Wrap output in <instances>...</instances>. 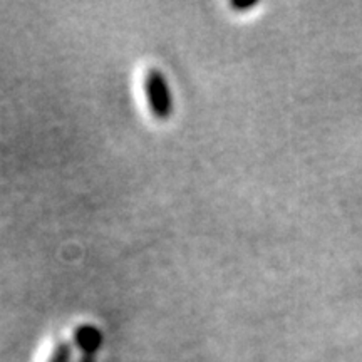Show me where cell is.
Masks as SVG:
<instances>
[{
    "instance_id": "1",
    "label": "cell",
    "mask_w": 362,
    "mask_h": 362,
    "mask_svg": "<svg viewBox=\"0 0 362 362\" xmlns=\"http://www.w3.org/2000/svg\"><path fill=\"white\" fill-rule=\"evenodd\" d=\"M144 93L151 115L156 119L165 121L173 115V96L166 81V76L158 69H149L144 78Z\"/></svg>"
},
{
    "instance_id": "2",
    "label": "cell",
    "mask_w": 362,
    "mask_h": 362,
    "mask_svg": "<svg viewBox=\"0 0 362 362\" xmlns=\"http://www.w3.org/2000/svg\"><path fill=\"white\" fill-rule=\"evenodd\" d=\"M76 344L83 349L86 354L93 356V352L98 349L101 344V332L98 329L90 327V325H84L76 330Z\"/></svg>"
},
{
    "instance_id": "3",
    "label": "cell",
    "mask_w": 362,
    "mask_h": 362,
    "mask_svg": "<svg viewBox=\"0 0 362 362\" xmlns=\"http://www.w3.org/2000/svg\"><path fill=\"white\" fill-rule=\"evenodd\" d=\"M72 359V347L67 342H59L54 347L52 356L49 362H71Z\"/></svg>"
},
{
    "instance_id": "4",
    "label": "cell",
    "mask_w": 362,
    "mask_h": 362,
    "mask_svg": "<svg viewBox=\"0 0 362 362\" xmlns=\"http://www.w3.org/2000/svg\"><path fill=\"white\" fill-rule=\"evenodd\" d=\"M257 0H250V2H242V0H233L230 6H232V8H235V11H248V8H253L257 6Z\"/></svg>"
},
{
    "instance_id": "5",
    "label": "cell",
    "mask_w": 362,
    "mask_h": 362,
    "mask_svg": "<svg viewBox=\"0 0 362 362\" xmlns=\"http://www.w3.org/2000/svg\"><path fill=\"white\" fill-rule=\"evenodd\" d=\"M79 362H96V361H94V357L90 356V354H86V356L83 357V359H81Z\"/></svg>"
}]
</instances>
